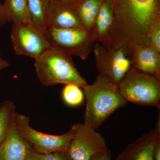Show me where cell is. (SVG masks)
I'll use <instances>...</instances> for the list:
<instances>
[{
    "instance_id": "ac0fdd59",
    "label": "cell",
    "mask_w": 160,
    "mask_h": 160,
    "mask_svg": "<svg viewBox=\"0 0 160 160\" xmlns=\"http://www.w3.org/2000/svg\"><path fill=\"white\" fill-rule=\"evenodd\" d=\"M16 106L10 100L0 103V145L6 139L14 125Z\"/></svg>"
},
{
    "instance_id": "7c38bea8",
    "label": "cell",
    "mask_w": 160,
    "mask_h": 160,
    "mask_svg": "<svg viewBox=\"0 0 160 160\" xmlns=\"http://www.w3.org/2000/svg\"><path fill=\"white\" fill-rule=\"evenodd\" d=\"M159 138L160 134L152 129L129 144L116 160H153V147Z\"/></svg>"
},
{
    "instance_id": "4316f807",
    "label": "cell",
    "mask_w": 160,
    "mask_h": 160,
    "mask_svg": "<svg viewBox=\"0 0 160 160\" xmlns=\"http://www.w3.org/2000/svg\"><path fill=\"white\" fill-rule=\"evenodd\" d=\"M2 59V56H1V52H0V60Z\"/></svg>"
},
{
    "instance_id": "5bb4252c",
    "label": "cell",
    "mask_w": 160,
    "mask_h": 160,
    "mask_svg": "<svg viewBox=\"0 0 160 160\" xmlns=\"http://www.w3.org/2000/svg\"><path fill=\"white\" fill-rule=\"evenodd\" d=\"M32 148L31 143L18 133L14 123L6 139L0 145V160H24Z\"/></svg>"
},
{
    "instance_id": "30bf717a",
    "label": "cell",
    "mask_w": 160,
    "mask_h": 160,
    "mask_svg": "<svg viewBox=\"0 0 160 160\" xmlns=\"http://www.w3.org/2000/svg\"><path fill=\"white\" fill-rule=\"evenodd\" d=\"M127 48L132 67L160 78V52L149 45L134 42Z\"/></svg>"
},
{
    "instance_id": "4fadbf2b",
    "label": "cell",
    "mask_w": 160,
    "mask_h": 160,
    "mask_svg": "<svg viewBox=\"0 0 160 160\" xmlns=\"http://www.w3.org/2000/svg\"><path fill=\"white\" fill-rule=\"evenodd\" d=\"M113 28V12L110 0H104L91 31L94 41L111 46Z\"/></svg>"
},
{
    "instance_id": "9c48e42d",
    "label": "cell",
    "mask_w": 160,
    "mask_h": 160,
    "mask_svg": "<svg viewBox=\"0 0 160 160\" xmlns=\"http://www.w3.org/2000/svg\"><path fill=\"white\" fill-rule=\"evenodd\" d=\"M70 128L73 132L67 154L71 160H89L93 155L109 148L106 140L95 129L84 123H77Z\"/></svg>"
},
{
    "instance_id": "9a60e30c",
    "label": "cell",
    "mask_w": 160,
    "mask_h": 160,
    "mask_svg": "<svg viewBox=\"0 0 160 160\" xmlns=\"http://www.w3.org/2000/svg\"><path fill=\"white\" fill-rule=\"evenodd\" d=\"M49 0H27L30 23L42 32L47 31Z\"/></svg>"
},
{
    "instance_id": "ba28073f",
    "label": "cell",
    "mask_w": 160,
    "mask_h": 160,
    "mask_svg": "<svg viewBox=\"0 0 160 160\" xmlns=\"http://www.w3.org/2000/svg\"><path fill=\"white\" fill-rule=\"evenodd\" d=\"M10 38L15 53L35 60L52 47L46 32L30 23H12Z\"/></svg>"
},
{
    "instance_id": "277c9868",
    "label": "cell",
    "mask_w": 160,
    "mask_h": 160,
    "mask_svg": "<svg viewBox=\"0 0 160 160\" xmlns=\"http://www.w3.org/2000/svg\"><path fill=\"white\" fill-rule=\"evenodd\" d=\"M118 87L127 102L160 108V78L132 66Z\"/></svg>"
},
{
    "instance_id": "603a6c76",
    "label": "cell",
    "mask_w": 160,
    "mask_h": 160,
    "mask_svg": "<svg viewBox=\"0 0 160 160\" xmlns=\"http://www.w3.org/2000/svg\"><path fill=\"white\" fill-rule=\"evenodd\" d=\"M153 160H160V138L156 141L153 149Z\"/></svg>"
},
{
    "instance_id": "d6986e66",
    "label": "cell",
    "mask_w": 160,
    "mask_h": 160,
    "mask_svg": "<svg viewBox=\"0 0 160 160\" xmlns=\"http://www.w3.org/2000/svg\"><path fill=\"white\" fill-rule=\"evenodd\" d=\"M81 87L75 84H66L62 90V98L67 105L75 107L84 102L85 94Z\"/></svg>"
},
{
    "instance_id": "8992f818",
    "label": "cell",
    "mask_w": 160,
    "mask_h": 160,
    "mask_svg": "<svg viewBox=\"0 0 160 160\" xmlns=\"http://www.w3.org/2000/svg\"><path fill=\"white\" fill-rule=\"evenodd\" d=\"M92 51L99 75L114 84L118 85L132 67L127 47L116 49L95 43Z\"/></svg>"
},
{
    "instance_id": "d4e9b609",
    "label": "cell",
    "mask_w": 160,
    "mask_h": 160,
    "mask_svg": "<svg viewBox=\"0 0 160 160\" xmlns=\"http://www.w3.org/2000/svg\"><path fill=\"white\" fill-rule=\"evenodd\" d=\"M52 2H57L66 3V4H71V5H77L79 4L84 0H49Z\"/></svg>"
},
{
    "instance_id": "e0dca14e",
    "label": "cell",
    "mask_w": 160,
    "mask_h": 160,
    "mask_svg": "<svg viewBox=\"0 0 160 160\" xmlns=\"http://www.w3.org/2000/svg\"><path fill=\"white\" fill-rule=\"evenodd\" d=\"M2 6L9 22L14 24L30 23L27 0H5Z\"/></svg>"
},
{
    "instance_id": "cb8c5ba5",
    "label": "cell",
    "mask_w": 160,
    "mask_h": 160,
    "mask_svg": "<svg viewBox=\"0 0 160 160\" xmlns=\"http://www.w3.org/2000/svg\"><path fill=\"white\" fill-rule=\"evenodd\" d=\"M9 22V19L3 8L2 5H0V28L5 26L6 23Z\"/></svg>"
},
{
    "instance_id": "7a4b0ae2",
    "label": "cell",
    "mask_w": 160,
    "mask_h": 160,
    "mask_svg": "<svg viewBox=\"0 0 160 160\" xmlns=\"http://www.w3.org/2000/svg\"><path fill=\"white\" fill-rule=\"evenodd\" d=\"M82 89L86 99L84 123L94 129L128 102L120 93L118 85L100 75L93 84H87Z\"/></svg>"
},
{
    "instance_id": "52a82bcc",
    "label": "cell",
    "mask_w": 160,
    "mask_h": 160,
    "mask_svg": "<svg viewBox=\"0 0 160 160\" xmlns=\"http://www.w3.org/2000/svg\"><path fill=\"white\" fill-rule=\"evenodd\" d=\"M46 34L52 47L83 60L89 56L96 43L91 32L84 29H49Z\"/></svg>"
},
{
    "instance_id": "5b68a950",
    "label": "cell",
    "mask_w": 160,
    "mask_h": 160,
    "mask_svg": "<svg viewBox=\"0 0 160 160\" xmlns=\"http://www.w3.org/2000/svg\"><path fill=\"white\" fill-rule=\"evenodd\" d=\"M29 118L17 112L15 118V127L19 135L31 143L35 151L47 154L56 152L67 151L73 137L72 129L59 135L43 133L35 130L29 124Z\"/></svg>"
},
{
    "instance_id": "ffe728a7",
    "label": "cell",
    "mask_w": 160,
    "mask_h": 160,
    "mask_svg": "<svg viewBox=\"0 0 160 160\" xmlns=\"http://www.w3.org/2000/svg\"><path fill=\"white\" fill-rule=\"evenodd\" d=\"M24 160H71L67 151L56 152L47 154L39 153L33 148L27 152Z\"/></svg>"
},
{
    "instance_id": "7402d4cb",
    "label": "cell",
    "mask_w": 160,
    "mask_h": 160,
    "mask_svg": "<svg viewBox=\"0 0 160 160\" xmlns=\"http://www.w3.org/2000/svg\"><path fill=\"white\" fill-rule=\"evenodd\" d=\"M111 152L109 149L98 152L92 155L89 160H111Z\"/></svg>"
},
{
    "instance_id": "3957f363",
    "label": "cell",
    "mask_w": 160,
    "mask_h": 160,
    "mask_svg": "<svg viewBox=\"0 0 160 160\" xmlns=\"http://www.w3.org/2000/svg\"><path fill=\"white\" fill-rule=\"evenodd\" d=\"M71 57L52 46L35 60V69L40 82L47 87L75 84L82 89L88 84L78 71Z\"/></svg>"
},
{
    "instance_id": "484cf974",
    "label": "cell",
    "mask_w": 160,
    "mask_h": 160,
    "mask_svg": "<svg viewBox=\"0 0 160 160\" xmlns=\"http://www.w3.org/2000/svg\"><path fill=\"white\" fill-rule=\"evenodd\" d=\"M9 66V62L3 59L0 60V71Z\"/></svg>"
},
{
    "instance_id": "44dd1931",
    "label": "cell",
    "mask_w": 160,
    "mask_h": 160,
    "mask_svg": "<svg viewBox=\"0 0 160 160\" xmlns=\"http://www.w3.org/2000/svg\"><path fill=\"white\" fill-rule=\"evenodd\" d=\"M149 45L160 52V21L152 29L149 35Z\"/></svg>"
},
{
    "instance_id": "6da1fadb",
    "label": "cell",
    "mask_w": 160,
    "mask_h": 160,
    "mask_svg": "<svg viewBox=\"0 0 160 160\" xmlns=\"http://www.w3.org/2000/svg\"><path fill=\"white\" fill-rule=\"evenodd\" d=\"M113 12L111 47L149 45L152 29L160 21V0H110Z\"/></svg>"
},
{
    "instance_id": "8fae6325",
    "label": "cell",
    "mask_w": 160,
    "mask_h": 160,
    "mask_svg": "<svg viewBox=\"0 0 160 160\" xmlns=\"http://www.w3.org/2000/svg\"><path fill=\"white\" fill-rule=\"evenodd\" d=\"M47 27L48 29H84L76 6L52 1L49 5Z\"/></svg>"
},
{
    "instance_id": "2e32d148",
    "label": "cell",
    "mask_w": 160,
    "mask_h": 160,
    "mask_svg": "<svg viewBox=\"0 0 160 160\" xmlns=\"http://www.w3.org/2000/svg\"><path fill=\"white\" fill-rule=\"evenodd\" d=\"M104 0H84L77 5L83 28L91 32Z\"/></svg>"
}]
</instances>
